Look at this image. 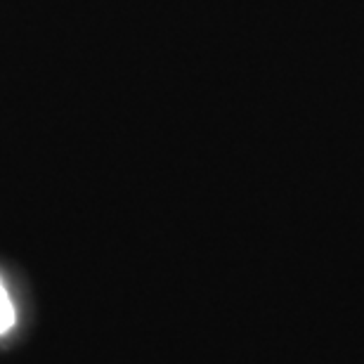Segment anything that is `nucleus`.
<instances>
[{
    "label": "nucleus",
    "mask_w": 364,
    "mask_h": 364,
    "mask_svg": "<svg viewBox=\"0 0 364 364\" xmlns=\"http://www.w3.org/2000/svg\"><path fill=\"white\" fill-rule=\"evenodd\" d=\"M14 319H17V312H14L12 298H10V294H7L3 279H0V336L12 329Z\"/></svg>",
    "instance_id": "nucleus-1"
}]
</instances>
